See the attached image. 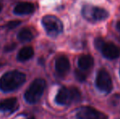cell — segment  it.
<instances>
[{"mask_svg":"<svg viewBox=\"0 0 120 119\" xmlns=\"http://www.w3.org/2000/svg\"><path fill=\"white\" fill-rule=\"evenodd\" d=\"M26 81V75L19 70H11L5 73L0 78V90L11 92L20 88Z\"/></svg>","mask_w":120,"mask_h":119,"instance_id":"6da1fadb","label":"cell"},{"mask_svg":"<svg viewBox=\"0 0 120 119\" xmlns=\"http://www.w3.org/2000/svg\"><path fill=\"white\" fill-rule=\"evenodd\" d=\"M47 87V83L43 78H36L31 83L25 90L24 98L27 103L33 105L39 101Z\"/></svg>","mask_w":120,"mask_h":119,"instance_id":"7a4b0ae2","label":"cell"},{"mask_svg":"<svg viewBox=\"0 0 120 119\" xmlns=\"http://www.w3.org/2000/svg\"><path fill=\"white\" fill-rule=\"evenodd\" d=\"M56 103L60 105H70L81 100V92L77 87H62L60 88L55 97Z\"/></svg>","mask_w":120,"mask_h":119,"instance_id":"3957f363","label":"cell"},{"mask_svg":"<svg viewBox=\"0 0 120 119\" xmlns=\"http://www.w3.org/2000/svg\"><path fill=\"white\" fill-rule=\"evenodd\" d=\"M82 15L87 21H102L109 17V12L105 9L92 5H84L82 8Z\"/></svg>","mask_w":120,"mask_h":119,"instance_id":"277c9868","label":"cell"},{"mask_svg":"<svg viewBox=\"0 0 120 119\" xmlns=\"http://www.w3.org/2000/svg\"><path fill=\"white\" fill-rule=\"evenodd\" d=\"M42 25L46 33L51 37H56L63 31V24L58 17L53 15H46L42 18Z\"/></svg>","mask_w":120,"mask_h":119,"instance_id":"5b68a950","label":"cell"},{"mask_svg":"<svg viewBox=\"0 0 120 119\" xmlns=\"http://www.w3.org/2000/svg\"><path fill=\"white\" fill-rule=\"evenodd\" d=\"M95 46L108 60H115L120 56V47L113 43L105 42L102 38H97L95 40Z\"/></svg>","mask_w":120,"mask_h":119,"instance_id":"8992f818","label":"cell"},{"mask_svg":"<svg viewBox=\"0 0 120 119\" xmlns=\"http://www.w3.org/2000/svg\"><path fill=\"white\" fill-rule=\"evenodd\" d=\"M96 87L104 93H109L113 89V83L108 71L101 69L98 71L96 78Z\"/></svg>","mask_w":120,"mask_h":119,"instance_id":"52a82bcc","label":"cell"},{"mask_svg":"<svg viewBox=\"0 0 120 119\" xmlns=\"http://www.w3.org/2000/svg\"><path fill=\"white\" fill-rule=\"evenodd\" d=\"M76 117L78 119H108L105 113L91 106H83L79 108Z\"/></svg>","mask_w":120,"mask_h":119,"instance_id":"ba28073f","label":"cell"},{"mask_svg":"<svg viewBox=\"0 0 120 119\" xmlns=\"http://www.w3.org/2000/svg\"><path fill=\"white\" fill-rule=\"evenodd\" d=\"M55 69L60 77H65L70 69V63L65 55L59 56L55 62Z\"/></svg>","mask_w":120,"mask_h":119,"instance_id":"9c48e42d","label":"cell"},{"mask_svg":"<svg viewBox=\"0 0 120 119\" xmlns=\"http://www.w3.org/2000/svg\"><path fill=\"white\" fill-rule=\"evenodd\" d=\"M19 108V103L15 97L8 98L0 101V112L2 113H14Z\"/></svg>","mask_w":120,"mask_h":119,"instance_id":"30bf717a","label":"cell"},{"mask_svg":"<svg viewBox=\"0 0 120 119\" xmlns=\"http://www.w3.org/2000/svg\"><path fill=\"white\" fill-rule=\"evenodd\" d=\"M35 11V6L31 3L21 2L15 6L13 9L14 14L18 16H24V15H30Z\"/></svg>","mask_w":120,"mask_h":119,"instance_id":"8fae6325","label":"cell"},{"mask_svg":"<svg viewBox=\"0 0 120 119\" xmlns=\"http://www.w3.org/2000/svg\"><path fill=\"white\" fill-rule=\"evenodd\" d=\"M34 55V48L32 47H24L18 52L16 59L20 62H25L33 58Z\"/></svg>","mask_w":120,"mask_h":119,"instance_id":"7c38bea8","label":"cell"},{"mask_svg":"<svg viewBox=\"0 0 120 119\" xmlns=\"http://www.w3.org/2000/svg\"><path fill=\"white\" fill-rule=\"evenodd\" d=\"M94 65V59L90 55H82L79 58L78 65L82 70H87Z\"/></svg>","mask_w":120,"mask_h":119,"instance_id":"4fadbf2b","label":"cell"},{"mask_svg":"<svg viewBox=\"0 0 120 119\" xmlns=\"http://www.w3.org/2000/svg\"><path fill=\"white\" fill-rule=\"evenodd\" d=\"M34 33L30 28H24L21 29L18 33L17 38L21 43H28L34 39Z\"/></svg>","mask_w":120,"mask_h":119,"instance_id":"5bb4252c","label":"cell"},{"mask_svg":"<svg viewBox=\"0 0 120 119\" xmlns=\"http://www.w3.org/2000/svg\"><path fill=\"white\" fill-rule=\"evenodd\" d=\"M109 105L112 107L113 108L116 110H119L120 111V95L119 94H116L114 95L110 99H109Z\"/></svg>","mask_w":120,"mask_h":119,"instance_id":"9a60e30c","label":"cell"},{"mask_svg":"<svg viewBox=\"0 0 120 119\" xmlns=\"http://www.w3.org/2000/svg\"><path fill=\"white\" fill-rule=\"evenodd\" d=\"M21 24V21H19V20H14V21H8L6 25V27L8 29H16V27H18Z\"/></svg>","mask_w":120,"mask_h":119,"instance_id":"2e32d148","label":"cell"},{"mask_svg":"<svg viewBox=\"0 0 120 119\" xmlns=\"http://www.w3.org/2000/svg\"><path fill=\"white\" fill-rule=\"evenodd\" d=\"M75 78L78 81L84 82L87 78V74L82 71V70H76L75 71Z\"/></svg>","mask_w":120,"mask_h":119,"instance_id":"e0dca14e","label":"cell"},{"mask_svg":"<svg viewBox=\"0 0 120 119\" xmlns=\"http://www.w3.org/2000/svg\"><path fill=\"white\" fill-rule=\"evenodd\" d=\"M16 43H10V44L7 45V46L4 47V51L5 52H9V51H11L16 48Z\"/></svg>","mask_w":120,"mask_h":119,"instance_id":"ac0fdd59","label":"cell"},{"mask_svg":"<svg viewBox=\"0 0 120 119\" xmlns=\"http://www.w3.org/2000/svg\"><path fill=\"white\" fill-rule=\"evenodd\" d=\"M116 29H117L118 31L120 32V21H119L116 23Z\"/></svg>","mask_w":120,"mask_h":119,"instance_id":"d6986e66","label":"cell"},{"mask_svg":"<svg viewBox=\"0 0 120 119\" xmlns=\"http://www.w3.org/2000/svg\"><path fill=\"white\" fill-rule=\"evenodd\" d=\"M3 3L0 1V12H1V11L3 10Z\"/></svg>","mask_w":120,"mask_h":119,"instance_id":"ffe728a7","label":"cell"},{"mask_svg":"<svg viewBox=\"0 0 120 119\" xmlns=\"http://www.w3.org/2000/svg\"><path fill=\"white\" fill-rule=\"evenodd\" d=\"M28 119H34V118H28Z\"/></svg>","mask_w":120,"mask_h":119,"instance_id":"44dd1931","label":"cell"},{"mask_svg":"<svg viewBox=\"0 0 120 119\" xmlns=\"http://www.w3.org/2000/svg\"><path fill=\"white\" fill-rule=\"evenodd\" d=\"M119 73H120V69H119Z\"/></svg>","mask_w":120,"mask_h":119,"instance_id":"7402d4cb","label":"cell"}]
</instances>
